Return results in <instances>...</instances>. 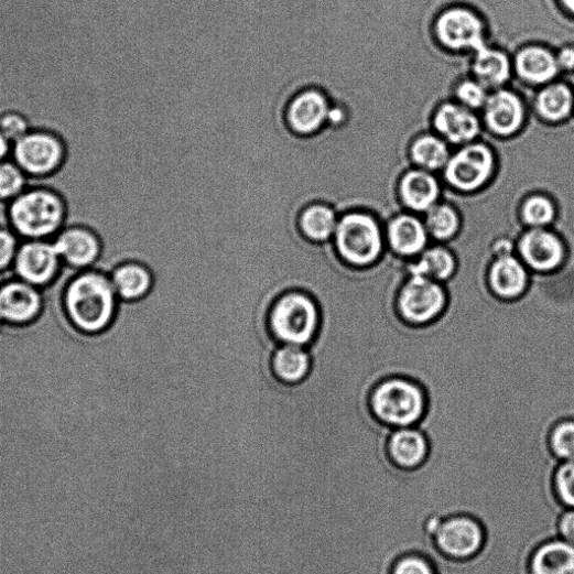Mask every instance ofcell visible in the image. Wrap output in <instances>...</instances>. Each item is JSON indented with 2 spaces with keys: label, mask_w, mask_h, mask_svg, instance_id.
<instances>
[{
  "label": "cell",
  "mask_w": 574,
  "mask_h": 574,
  "mask_svg": "<svg viewBox=\"0 0 574 574\" xmlns=\"http://www.w3.org/2000/svg\"><path fill=\"white\" fill-rule=\"evenodd\" d=\"M118 303L110 277L97 271L76 277L65 293L71 322L87 335H102L112 326Z\"/></svg>",
  "instance_id": "6da1fadb"
},
{
  "label": "cell",
  "mask_w": 574,
  "mask_h": 574,
  "mask_svg": "<svg viewBox=\"0 0 574 574\" xmlns=\"http://www.w3.org/2000/svg\"><path fill=\"white\" fill-rule=\"evenodd\" d=\"M65 199L51 188L30 187L9 204L10 226L23 238L44 240L67 223Z\"/></svg>",
  "instance_id": "7a4b0ae2"
},
{
  "label": "cell",
  "mask_w": 574,
  "mask_h": 574,
  "mask_svg": "<svg viewBox=\"0 0 574 574\" xmlns=\"http://www.w3.org/2000/svg\"><path fill=\"white\" fill-rule=\"evenodd\" d=\"M385 230L375 215L351 210L339 217L333 241L346 264L367 269L376 264L387 249Z\"/></svg>",
  "instance_id": "3957f363"
},
{
  "label": "cell",
  "mask_w": 574,
  "mask_h": 574,
  "mask_svg": "<svg viewBox=\"0 0 574 574\" xmlns=\"http://www.w3.org/2000/svg\"><path fill=\"white\" fill-rule=\"evenodd\" d=\"M322 315L315 300L302 291L283 293L269 314L271 334L280 345L307 348L317 336Z\"/></svg>",
  "instance_id": "277c9868"
},
{
  "label": "cell",
  "mask_w": 574,
  "mask_h": 574,
  "mask_svg": "<svg viewBox=\"0 0 574 574\" xmlns=\"http://www.w3.org/2000/svg\"><path fill=\"white\" fill-rule=\"evenodd\" d=\"M369 404L380 422L393 429L412 427L425 414L426 396L416 381L396 376L378 382Z\"/></svg>",
  "instance_id": "5b68a950"
},
{
  "label": "cell",
  "mask_w": 574,
  "mask_h": 574,
  "mask_svg": "<svg viewBox=\"0 0 574 574\" xmlns=\"http://www.w3.org/2000/svg\"><path fill=\"white\" fill-rule=\"evenodd\" d=\"M497 155L488 143H470L452 154L443 169L444 180L457 193H478L495 175Z\"/></svg>",
  "instance_id": "8992f818"
},
{
  "label": "cell",
  "mask_w": 574,
  "mask_h": 574,
  "mask_svg": "<svg viewBox=\"0 0 574 574\" xmlns=\"http://www.w3.org/2000/svg\"><path fill=\"white\" fill-rule=\"evenodd\" d=\"M448 304L443 283L423 277H408L397 295V308L408 324L427 325L437 318Z\"/></svg>",
  "instance_id": "52a82bcc"
},
{
  "label": "cell",
  "mask_w": 574,
  "mask_h": 574,
  "mask_svg": "<svg viewBox=\"0 0 574 574\" xmlns=\"http://www.w3.org/2000/svg\"><path fill=\"white\" fill-rule=\"evenodd\" d=\"M12 158L30 177H46L56 173L67 158L65 142L52 132L32 130L12 145Z\"/></svg>",
  "instance_id": "ba28073f"
},
{
  "label": "cell",
  "mask_w": 574,
  "mask_h": 574,
  "mask_svg": "<svg viewBox=\"0 0 574 574\" xmlns=\"http://www.w3.org/2000/svg\"><path fill=\"white\" fill-rule=\"evenodd\" d=\"M433 34L445 50L476 53L487 46L484 22L475 12L464 8L441 13L433 24Z\"/></svg>",
  "instance_id": "9c48e42d"
},
{
  "label": "cell",
  "mask_w": 574,
  "mask_h": 574,
  "mask_svg": "<svg viewBox=\"0 0 574 574\" xmlns=\"http://www.w3.org/2000/svg\"><path fill=\"white\" fill-rule=\"evenodd\" d=\"M517 253L531 272L548 274L563 267L567 248L555 230L528 228L518 240Z\"/></svg>",
  "instance_id": "30bf717a"
},
{
  "label": "cell",
  "mask_w": 574,
  "mask_h": 574,
  "mask_svg": "<svg viewBox=\"0 0 574 574\" xmlns=\"http://www.w3.org/2000/svg\"><path fill=\"white\" fill-rule=\"evenodd\" d=\"M484 121L487 132L499 139L519 134L527 122V107L523 98L516 91L496 89L489 94L484 106Z\"/></svg>",
  "instance_id": "8fae6325"
},
{
  "label": "cell",
  "mask_w": 574,
  "mask_h": 574,
  "mask_svg": "<svg viewBox=\"0 0 574 574\" xmlns=\"http://www.w3.org/2000/svg\"><path fill=\"white\" fill-rule=\"evenodd\" d=\"M332 101L321 89L308 88L293 97L286 109L290 130L300 137H311L325 129Z\"/></svg>",
  "instance_id": "7c38bea8"
},
{
  "label": "cell",
  "mask_w": 574,
  "mask_h": 574,
  "mask_svg": "<svg viewBox=\"0 0 574 574\" xmlns=\"http://www.w3.org/2000/svg\"><path fill=\"white\" fill-rule=\"evenodd\" d=\"M484 540L479 522L465 516L445 519L434 535L436 546L443 554L459 560L476 555Z\"/></svg>",
  "instance_id": "4fadbf2b"
},
{
  "label": "cell",
  "mask_w": 574,
  "mask_h": 574,
  "mask_svg": "<svg viewBox=\"0 0 574 574\" xmlns=\"http://www.w3.org/2000/svg\"><path fill=\"white\" fill-rule=\"evenodd\" d=\"M435 132L446 143L467 145L481 134V123L474 110L459 102H442L432 115Z\"/></svg>",
  "instance_id": "5bb4252c"
},
{
  "label": "cell",
  "mask_w": 574,
  "mask_h": 574,
  "mask_svg": "<svg viewBox=\"0 0 574 574\" xmlns=\"http://www.w3.org/2000/svg\"><path fill=\"white\" fill-rule=\"evenodd\" d=\"M61 259L53 242L29 240L15 257L18 277L33 286L48 284L56 275Z\"/></svg>",
  "instance_id": "9a60e30c"
},
{
  "label": "cell",
  "mask_w": 574,
  "mask_h": 574,
  "mask_svg": "<svg viewBox=\"0 0 574 574\" xmlns=\"http://www.w3.org/2000/svg\"><path fill=\"white\" fill-rule=\"evenodd\" d=\"M53 243L59 259L75 269L94 266L104 248L98 234L86 226H68L56 236Z\"/></svg>",
  "instance_id": "2e32d148"
},
{
  "label": "cell",
  "mask_w": 574,
  "mask_h": 574,
  "mask_svg": "<svg viewBox=\"0 0 574 574\" xmlns=\"http://www.w3.org/2000/svg\"><path fill=\"white\" fill-rule=\"evenodd\" d=\"M386 239L398 257L414 260L427 247L430 236L424 221L413 214L400 213L386 224Z\"/></svg>",
  "instance_id": "e0dca14e"
},
{
  "label": "cell",
  "mask_w": 574,
  "mask_h": 574,
  "mask_svg": "<svg viewBox=\"0 0 574 574\" xmlns=\"http://www.w3.org/2000/svg\"><path fill=\"white\" fill-rule=\"evenodd\" d=\"M42 310V297L35 286L10 282L0 286V321L13 325H28Z\"/></svg>",
  "instance_id": "ac0fdd59"
},
{
  "label": "cell",
  "mask_w": 574,
  "mask_h": 574,
  "mask_svg": "<svg viewBox=\"0 0 574 574\" xmlns=\"http://www.w3.org/2000/svg\"><path fill=\"white\" fill-rule=\"evenodd\" d=\"M443 188L429 171L414 169L405 172L398 185L401 205L411 213L425 214L442 196Z\"/></svg>",
  "instance_id": "d6986e66"
},
{
  "label": "cell",
  "mask_w": 574,
  "mask_h": 574,
  "mask_svg": "<svg viewBox=\"0 0 574 574\" xmlns=\"http://www.w3.org/2000/svg\"><path fill=\"white\" fill-rule=\"evenodd\" d=\"M530 275L531 271L516 253L494 259L488 268L487 282L497 297L516 300L527 292Z\"/></svg>",
  "instance_id": "ffe728a7"
},
{
  "label": "cell",
  "mask_w": 574,
  "mask_h": 574,
  "mask_svg": "<svg viewBox=\"0 0 574 574\" xmlns=\"http://www.w3.org/2000/svg\"><path fill=\"white\" fill-rule=\"evenodd\" d=\"M515 67L518 76L531 86L549 85L561 72L556 54L542 45H529L519 50Z\"/></svg>",
  "instance_id": "44dd1931"
},
{
  "label": "cell",
  "mask_w": 574,
  "mask_h": 574,
  "mask_svg": "<svg viewBox=\"0 0 574 574\" xmlns=\"http://www.w3.org/2000/svg\"><path fill=\"white\" fill-rule=\"evenodd\" d=\"M458 263L454 251L446 245L426 247L416 259L408 260V277H423L445 283L457 272Z\"/></svg>",
  "instance_id": "7402d4cb"
},
{
  "label": "cell",
  "mask_w": 574,
  "mask_h": 574,
  "mask_svg": "<svg viewBox=\"0 0 574 574\" xmlns=\"http://www.w3.org/2000/svg\"><path fill=\"white\" fill-rule=\"evenodd\" d=\"M388 448L396 465L404 469H414L425 462L429 442L418 427H401L393 430Z\"/></svg>",
  "instance_id": "603a6c76"
},
{
  "label": "cell",
  "mask_w": 574,
  "mask_h": 574,
  "mask_svg": "<svg viewBox=\"0 0 574 574\" xmlns=\"http://www.w3.org/2000/svg\"><path fill=\"white\" fill-rule=\"evenodd\" d=\"M470 68L475 79L488 89H499L512 77V63L507 53L488 45L474 53Z\"/></svg>",
  "instance_id": "cb8c5ba5"
},
{
  "label": "cell",
  "mask_w": 574,
  "mask_h": 574,
  "mask_svg": "<svg viewBox=\"0 0 574 574\" xmlns=\"http://www.w3.org/2000/svg\"><path fill=\"white\" fill-rule=\"evenodd\" d=\"M110 280L119 301L136 302L152 290L153 275L143 264L124 262L110 271Z\"/></svg>",
  "instance_id": "d4e9b609"
},
{
  "label": "cell",
  "mask_w": 574,
  "mask_h": 574,
  "mask_svg": "<svg viewBox=\"0 0 574 574\" xmlns=\"http://www.w3.org/2000/svg\"><path fill=\"white\" fill-rule=\"evenodd\" d=\"M531 574H574V545L555 539L537 549L530 561Z\"/></svg>",
  "instance_id": "484cf974"
},
{
  "label": "cell",
  "mask_w": 574,
  "mask_h": 574,
  "mask_svg": "<svg viewBox=\"0 0 574 574\" xmlns=\"http://www.w3.org/2000/svg\"><path fill=\"white\" fill-rule=\"evenodd\" d=\"M338 220L339 215L332 206L315 203L302 210L299 228L307 240L323 243L333 240Z\"/></svg>",
  "instance_id": "4316f807"
},
{
  "label": "cell",
  "mask_w": 574,
  "mask_h": 574,
  "mask_svg": "<svg viewBox=\"0 0 574 574\" xmlns=\"http://www.w3.org/2000/svg\"><path fill=\"white\" fill-rule=\"evenodd\" d=\"M274 375L284 385H299L310 372L311 357L307 348L294 345H280L272 357Z\"/></svg>",
  "instance_id": "83f0119b"
},
{
  "label": "cell",
  "mask_w": 574,
  "mask_h": 574,
  "mask_svg": "<svg viewBox=\"0 0 574 574\" xmlns=\"http://www.w3.org/2000/svg\"><path fill=\"white\" fill-rule=\"evenodd\" d=\"M574 97L564 84L545 85L534 100L535 113L544 121L557 123L566 120L573 109Z\"/></svg>",
  "instance_id": "f1b7e54d"
},
{
  "label": "cell",
  "mask_w": 574,
  "mask_h": 574,
  "mask_svg": "<svg viewBox=\"0 0 574 574\" xmlns=\"http://www.w3.org/2000/svg\"><path fill=\"white\" fill-rule=\"evenodd\" d=\"M451 156L448 143L432 134L419 137L410 147L411 161L419 169L429 172L444 169Z\"/></svg>",
  "instance_id": "f546056e"
},
{
  "label": "cell",
  "mask_w": 574,
  "mask_h": 574,
  "mask_svg": "<svg viewBox=\"0 0 574 574\" xmlns=\"http://www.w3.org/2000/svg\"><path fill=\"white\" fill-rule=\"evenodd\" d=\"M429 236L441 243L453 240L462 229V216L458 209L450 203L436 204L424 219Z\"/></svg>",
  "instance_id": "4dcf8cb0"
},
{
  "label": "cell",
  "mask_w": 574,
  "mask_h": 574,
  "mask_svg": "<svg viewBox=\"0 0 574 574\" xmlns=\"http://www.w3.org/2000/svg\"><path fill=\"white\" fill-rule=\"evenodd\" d=\"M557 216V207L546 195H530L520 207V217L527 228H548Z\"/></svg>",
  "instance_id": "1f68e13d"
},
{
  "label": "cell",
  "mask_w": 574,
  "mask_h": 574,
  "mask_svg": "<svg viewBox=\"0 0 574 574\" xmlns=\"http://www.w3.org/2000/svg\"><path fill=\"white\" fill-rule=\"evenodd\" d=\"M28 188V175L12 161L0 162V202L10 204Z\"/></svg>",
  "instance_id": "d6a6232c"
},
{
  "label": "cell",
  "mask_w": 574,
  "mask_h": 574,
  "mask_svg": "<svg viewBox=\"0 0 574 574\" xmlns=\"http://www.w3.org/2000/svg\"><path fill=\"white\" fill-rule=\"evenodd\" d=\"M550 446L561 462L574 459V419H565L554 425L550 433Z\"/></svg>",
  "instance_id": "836d02e7"
},
{
  "label": "cell",
  "mask_w": 574,
  "mask_h": 574,
  "mask_svg": "<svg viewBox=\"0 0 574 574\" xmlns=\"http://www.w3.org/2000/svg\"><path fill=\"white\" fill-rule=\"evenodd\" d=\"M69 40H71V43H72V46H73V50H74V53H75V57H76V62H77V69H78V76H79V80L84 79L85 77H87L88 75H90V67H89V58H88V52L83 48L78 43L77 41H75L72 36H69ZM78 80V82H79ZM88 80L77 85L78 87L85 83H87ZM87 86V85H85ZM85 86H82L80 88L85 87ZM77 88V87H76ZM78 88V89H80ZM75 89V88H74ZM87 93H82L79 94L78 97L85 95ZM80 105H79V115L77 117V124L75 127V130L73 132V134L65 141V144H69L72 142H74L77 137L82 133V130H83V127L86 122V116L88 113V110H89V101H85L82 100L79 101Z\"/></svg>",
  "instance_id": "e575fe53"
},
{
  "label": "cell",
  "mask_w": 574,
  "mask_h": 574,
  "mask_svg": "<svg viewBox=\"0 0 574 574\" xmlns=\"http://www.w3.org/2000/svg\"><path fill=\"white\" fill-rule=\"evenodd\" d=\"M454 91L458 102L474 111L483 109L489 96L488 88L475 78L461 80Z\"/></svg>",
  "instance_id": "d590c367"
},
{
  "label": "cell",
  "mask_w": 574,
  "mask_h": 574,
  "mask_svg": "<svg viewBox=\"0 0 574 574\" xmlns=\"http://www.w3.org/2000/svg\"><path fill=\"white\" fill-rule=\"evenodd\" d=\"M33 130L30 119L18 111H10L0 117V133L13 145Z\"/></svg>",
  "instance_id": "8d00e7d4"
},
{
  "label": "cell",
  "mask_w": 574,
  "mask_h": 574,
  "mask_svg": "<svg viewBox=\"0 0 574 574\" xmlns=\"http://www.w3.org/2000/svg\"><path fill=\"white\" fill-rule=\"evenodd\" d=\"M554 488L559 500L566 508H574V459L560 464L554 476Z\"/></svg>",
  "instance_id": "74e56055"
},
{
  "label": "cell",
  "mask_w": 574,
  "mask_h": 574,
  "mask_svg": "<svg viewBox=\"0 0 574 574\" xmlns=\"http://www.w3.org/2000/svg\"><path fill=\"white\" fill-rule=\"evenodd\" d=\"M392 574H436L433 565L425 557L409 554L401 557L393 566Z\"/></svg>",
  "instance_id": "f35d334b"
},
{
  "label": "cell",
  "mask_w": 574,
  "mask_h": 574,
  "mask_svg": "<svg viewBox=\"0 0 574 574\" xmlns=\"http://www.w3.org/2000/svg\"><path fill=\"white\" fill-rule=\"evenodd\" d=\"M18 239L8 228L0 227V272L8 269L18 253Z\"/></svg>",
  "instance_id": "ab89813d"
},
{
  "label": "cell",
  "mask_w": 574,
  "mask_h": 574,
  "mask_svg": "<svg viewBox=\"0 0 574 574\" xmlns=\"http://www.w3.org/2000/svg\"><path fill=\"white\" fill-rule=\"evenodd\" d=\"M559 535L574 545V508H566L559 522Z\"/></svg>",
  "instance_id": "60d3db41"
},
{
  "label": "cell",
  "mask_w": 574,
  "mask_h": 574,
  "mask_svg": "<svg viewBox=\"0 0 574 574\" xmlns=\"http://www.w3.org/2000/svg\"><path fill=\"white\" fill-rule=\"evenodd\" d=\"M557 65L561 72L571 73L574 71V46L566 45L560 48L556 54Z\"/></svg>",
  "instance_id": "b9f144b4"
},
{
  "label": "cell",
  "mask_w": 574,
  "mask_h": 574,
  "mask_svg": "<svg viewBox=\"0 0 574 574\" xmlns=\"http://www.w3.org/2000/svg\"><path fill=\"white\" fill-rule=\"evenodd\" d=\"M12 154V144L0 133V162L9 159Z\"/></svg>",
  "instance_id": "7bdbcfd3"
},
{
  "label": "cell",
  "mask_w": 574,
  "mask_h": 574,
  "mask_svg": "<svg viewBox=\"0 0 574 574\" xmlns=\"http://www.w3.org/2000/svg\"><path fill=\"white\" fill-rule=\"evenodd\" d=\"M561 3L568 13L574 15V0H561Z\"/></svg>",
  "instance_id": "ee69618b"
},
{
  "label": "cell",
  "mask_w": 574,
  "mask_h": 574,
  "mask_svg": "<svg viewBox=\"0 0 574 574\" xmlns=\"http://www.w3.org/2000/svg\"><path fill=\"white\" fill-rule=\"evenodd\" d=\"M570 84L574 87V71L570 73Z\"/></svg>",
  "instance_id": "f6af8a7d"
},
{
  "label": "cell",
  "mask_w": 574,
  "mask_h": 574,
  "mask_svg": "<svg viewBox=\"0 0 574 574\" xmlns=\"http://www.w3.org/2000/svg\"><path fill=\"white\" fill-rule=\"evenodd\" d=\"M2 323H3V322H2V321H0V324H2Z\"/></svg>",
  "instance_id": "bcb514c9"
}]
</instances>
